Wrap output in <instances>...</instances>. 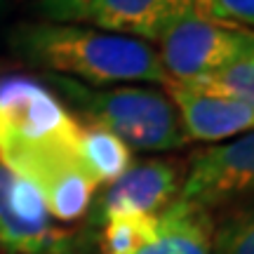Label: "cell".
Returning a JSON list of instances; mask_svg holds the SVG:
<instances>
[{
  "label": "cell",
  "instance_id": "8fae6325",
  "mask_svg": "<svg viewBox=\"0 0 254 254\" xmlns=\"http://www.w3.org/2000/svg\"><path fill=\"white\" fill-rule=\"evenodd\" d=\"M78 153H80V163L85 172L90 174L97 186H106V184L116 182L134 163L132 148L120 136L109 132L106 127L87 123V120H82L80 127Z\"/></svg>",
  "mask_w": 254,
  "mask_h": 254
},
{
  "label": "cell",
  "instance_id": "9c48e42d",
  "mask_svg": "<svg viewBox=\"0 0 254 254\" xmlns=\"http://www.w3.org/2000/svg\"><path fill=\"white\" fill-rule=\"evenodd\" d=\"M189 141L221 144L254 129V106L200 80H167Z\"/></svg>",
  "mask_w": 254,
  "mask_h": 254
},
{
  "label": "cell",
  "instance_id": "277c9868",
  "mask_svg": "<svg viewBox=\"0 0 254 254\" xmlns=\"http://www.w3.org/2000/svg\"><path fill=\"white\" fill-rule=\"evenodd\" d=\"M43 21L99 28L106 33L136 38L148 45L190 17L224 19L217 0H36Z\"/></svg>",
  "mask_w": 254,
  "mask_h": 254
},
{
  "label": "cell",
  "instance_id": "9a60e30c",
  "mask_svg": "<svg viewBox=\"0 0 254 254\" xmlns=\"http://www.w3.org/2000/svg\"><path fill=\"white\" fill-rule=\"evenodd\" d=\"M200 82H207L212 87L254 106V55L231 64L228 68L214 73L209 78H202Z\"/></svg>",
  "mask_w": 254,
  "mask_h": 254
},
{
  "label": "cell",
  "instance_id": "7c38bea8",
  "mask_svg": "<svg viewBox=\"0 0 254 254\" xmlns=\"http://www.w3.org/2000/svg\"><path fill=\"white\" fill-rule=\"evenodd\" d=\"M97 189L99 186L85 170H71L59 174L38 193L43 195L47 212L57 224H75L92 209Z\"/></svg>",
  "mask_w": 254,
  "mask_h": 254
},
{
  "label": "cell",
  "instance_id": "5bb4252c",
  "mask_svg": "<svg viewBox=\"0 0 254 254\" xmlns=\"http://www.w3.org/2000/svg\"><path fill=\"white\" fill-rule=\"evenodd\" d=\"M99 228L101 254H134L153 233L155 214L111 219L106 224H101Z\"/></svg>",
  "mask_w": 254,
  "mask_h": 254
},
{
  "label": "cell",
  "instance_id": "6da1fadb",
  "mask_svg": "<svg viewBox=\"0 0 254 254\" xmlns=\"http://www.w3.org/2000/svg\"><path fill=\"white\" fill-rule=\"evenodd\" d=\"M9 43L14 55L31 66L92 87L167 82L153 45L99 28L40 19L14 26Z\"/></svg>",
  "mask_w": 254,
  "mask_h": 254
},
{
  "label": "cell",
  "instance_id": "e0dca14e",
  "mask_svg": "<svg viewBox=\"0 0 254 254\" xmlns=\"http://www.w3.org/2000/svg\"><path fill=\"white\" fill-rule=\"evenodd\" d=\"M64 254H87V252H85V240H82L78 247H73L71 252H64Z\"/></svg>",
  "mask_w": 254,
  "mask_h": 254
},
{
  "label": "cell",
  "instance_id": "8992f818",
  "mask_svg": "<svg viewBox=\"0 0 254 254\" xmlns=\"http://www.w3.org/2000/svg\"><path fill=\"white\" fill-rule=\"evenodd\" d=\"M82 243L75 231L57 226L33 184L0 163V247L5 254H64Z\"/></svg>",
  "mask_w": 254,
  "mask_h": 254
},
{
  "label": "cell",
  "instance_id": "5b68a950",
  "mask_svg": "<svg viewBox=\"0 0 254 254\" xmlns=\"http://www.w3.org/2000/svg\"><path fill=\"white\" fill-rule=\"evenodd\" d=\"M160 45L167 80H202L254 55V31L233 21L190 17L170 28Z\"/></svg>",
  "mask_w": 254,
  "mask_h": 254
},
{
  "label": "cell",
  "instance_id": "30bf717a",
  "mask_svg": "<svg viewBox=\"0 0 254 254\" xmlns=\"http://www.w3.org/2000/svg\"><path fill=\"white\" fill-rule=\"evenodd\" d=\"M214 214L198 202L177 198L155 214L151 238L134 254H212Z\"/></svg>",
  "mask_w": 254,
  "mask_h": 254
},
{
  "label": "cell",
  "instance_id": "2e32d148",
  "mask_svg": "<svg viewBox=\"0 0 254 254\" xmlns=\"http://www.w3.org/2000/svg\"><path fill=\"white\" fill-rule=\"evenodd\" d=\"M228 21L254 31V0H217Z\"/></svg>",
  "mask_w": 254,
  "mask_h": 254
},
{
  "label": "cell",
  "instance_id": "ac0fdd59",
  "mask_svg": "<svg viewBox=\"0 0 254 254\" xmlns=\"http://www.w3.org/2000/svg\"><path fill=\"white\" fill-rule=\"evenodd\" d=\"M0 7H2V0H0Z\"/></svg>",
  "mask_w": 254,
  "mask_h": 254
},
{
  "label": "cell",
  "instance_id": "52a82bcc",
  "mask_svg": "<svg viewBox=\"0 0 254 254\" xmlns=\"http://www.w3.org/2000/svg\"><path fill=\"white\" fill-rule=\"evenodd\" d=\"M179 198L207 209L254 200V129L190 155Z\"/></svg>",
  "mask_w": 254,
  "mask_h": 254
},
{
  "label": "cell",
  "instance_id": "ba28073f",
  "mask_svg": "<svg viewBox=\"0 0 254 254\" xmlns=\"http://www.w3.org/2000/svg\"><path fill=\"white\" fill-rule=\"evenodd\" d=\"M184 167L167 158L134 160L125 174L104 186L92 202V224H106L120 217L158 214L179 198Z\"/></svg>",
  "mask_w": 254,
  "mask_h": 254
},
{
  "label": "cell",
  "instance_id": "3957f363",
  "mask_svg": "<svg viewBox=\"0 0 254 254\" xmlns=\"http://www.w3.org/2000/svg\"><path fill=\"white\" fill-rule=\"evenodd\" d=\"M45 82L87 123L106 127L129 148L146 153H165L189 144L174 101L167 92L158 87H92L55 73H45Z\"/></svg>",
  "mask_w": 254,
  "mask_h": 254
},
{
  "label": "cell",
  "instance_id": "7a4b0ae2",
  "mask_svg": "<svg viewBox=\"0 0 254 254\" xmlns=\"http://www.w3.org/2000/svg\"><path fill=\"white\" fill-rule=\"evenodd\" d=\"M82 120L45 80L0 75V163L38 190L80 163Z\"/></svg>",
  "mask_w": 254,
  "mask_h": 254
},
{
  "label": "cell",
  "instance_id": "4fadbf2b",
  "mask_svg": "<svg viewBox=\"0 0 254 254\" xmlns=\"http://www.w3.org/2000/svg\"><path fill=\"white\" fill-rule=\"evenodd\" d=\"M212 254H254V200L228 205L214 219Z\"/></svg>",
  "mask_w": 254,
  "mask_h": 254
}]
</instances>
